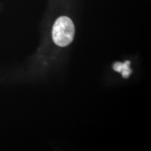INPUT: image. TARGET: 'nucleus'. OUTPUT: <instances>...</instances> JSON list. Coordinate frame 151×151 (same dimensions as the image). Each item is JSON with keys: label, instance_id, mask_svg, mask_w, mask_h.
Here are the masks:
<instances>
[{"label": "nucleus", "instance_id": "nucleus-1", "mask_svg": "<svg viewBox=\"0 0 151 151\" xmlns=\"http://www.w3.org/2000/svg\"><path fill=\"white\" fill-rule=\"evenodd\" d=\"M75 34V27L70 17L60 16L55 22L52 30V38L54 43L62 47L70 45Z\"/></svg>", "mask_w": 151, "mask_h": 151}, {"label": "nucleus", "instance_id": "nucleus-2", "mask_svg": "<svg viewBox=\"0 0 151 151\" xmlns=\"http://www.w3.org/2000/svg\"><path fill=\"white\" fill-rule=\"evenodd\" d=\"M130 62L129 60H127L124 63L120 62L115 63L113 65L114 70L118 72H122V74L124 78H128L132 73V70L130 69L129 65Z\"/></svg>", "mask_w": 151, "mask_h": 151}]
</instances>
